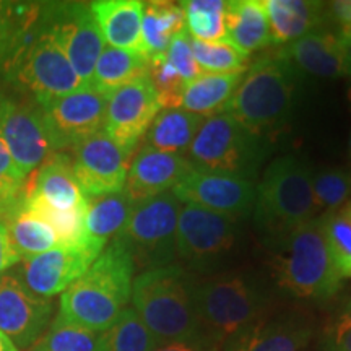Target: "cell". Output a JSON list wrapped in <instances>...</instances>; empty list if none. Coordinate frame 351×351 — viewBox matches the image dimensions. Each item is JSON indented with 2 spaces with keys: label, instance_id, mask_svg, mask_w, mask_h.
Wrapping results in <instances>:
<instances>
[{
  "label": "cell",
  "instance_id": "44",
  "mask_svg": "<svg viewBox=\"0 0 351 351\" xmlns=\"http://www.w3.org/2000/svg\"><path fill=\"white\" fill-rule=\"evenodd\" d=\"M20 262L21 257L13 247L5 218L0 215V276L8 274V270Z\"/></svg>",
  "mask_w": 351,
  "mask_h": 351
},
{
  "label": "cell",
  "instance_id": "14",
  "mask_svg": "<svg viewBox=\"0 0 351 351\" xmlns=\"http://www.w3.org/2000/svg\"><path fill=\"white\" fill-rule=\"evenodd\" d=\"M0 134L25 178L51 156L41 106L34 99L0 91Z\"/></svg>",
  "mask_w": 351,
  "mask_h": 351
},
{
  "label": "cell",
  "instance_id": "15",
  "mask_svg": "<svg viewBox=\"0 0 351 351\" xmlns=\"http://www.w3.org/2000/svg\"><path fill=\"white\" fill-rule=\"evenodd\" d=\"M236 243V221L210 210L184 204L176 231V257L195 267L212 265Z\"/></svg>",
  "mask_w": 351,
  "mask_h": 351
},
{
  "label": "cell",
  "instance_id": "39",
  "mask_svg": "<svg viewBox=\"0 0 351 351\" xmlns=\"http://www.w3.org/2000/svg\"><path fill=\"white\" fill-rule=\"evenodd\" d=\"M313 194L315 212L324 215L335 212L351 195V171L345 168H326L313 174Z\"/></svg>",
  "mask_w": 351,
  "mask_h": 351
},
{
  "label": "cell",
  "instance_id": "40",
  "mask_svg": "<svg viewBox=\"0 0 351 351\" xmlns=\"http://www.w3.org/2000/svg\"><path fill=\"white\" fill-rule=\"evenodd\" d=\"M148 75H150L153 85H155L161 108H181V96L184 88H186V82L169 64L166 54L148 59Z\"/></svg>",
  "mask_w": 351,
  "mask_h": 351
},
{
  "label": "cell",
  "instance_id": "28",
  "mask_svg": "<svg viewBox=\"0 0 351 351\" xmlns=\"http://www.w3.org/2000/svg\"><path fill=\"white\" fill-rule=\"evenodd\" d=\"M204 121L205 117L187 112L181 108L163 109L148 127L145 145L160 152L186 156Z\"/></svg>",
  "mask_w": 351,
  "mask_h": 351
},
{
  "label": "cell",
  "instance_id": "9",
  "mask_svg": "<svg viewBox=\"0 0 351 351\" xmlns=\"http://www.w3.org/2000/svg\"><path fill=\"white\" fill-rule=\"evenodd\" d=\"M182 204L173 191L137 202L125 226L116 236L147 270L171 265L176 258V231Z\"/></svg>",
  "mask_w": 351,
  "mask_h": 351
},
{
  "label": "cell",
  "instance_id": "47",
  "mask_svg": "<svg viewBox=\"0 0 351 351\" xmlns=\"http://www.w3.org/2000/svg\"><path fill=\"white\" fill-rule=\"evenodd\" d=\"M330 13L341 26L351 25V0L346 2H333L330 5Z\"/></svg>",
  "mask_w": 351,
  "mask_h": 351
},
{
  "label": "cell",
  "instance_id": "37",
  "mask_svg": "<svg viewBox=\"0 0 351 351\" xmlns=\"http://www.w3.org/2000/svg\"><path fill=\"white\" fill-rule=\"evenodd\" d=\"M101 332L73 326L56 317L29 350L34 351H99Z\"/></svg>",
  "mask_w": 351,
  "mask_h": 351
},
{
  "label": "cell",
  "instance_id": "5",
  "mask_svg": "<svg viewBox=\"0 0 351 351\" xmlns=\"http://www.w3.org/2000/svg\"><path fill=\"white\" fill-rule=\"evenodd\" d=\"M254 221L263 234L285 239L315 218L313 173L295 156L275 160L257 186Z\"/></svg>",
  "mask_w": 351,
  "mask_h": 351
},
{
  "label": "cell",
  "instance_id": "8",
  "mask_svg": "<svg viewBox=\"0 0 351 351\" xmlns=\"http://www.w3.org/2000/svg\"><path fill=\"white\" fill-rule=\"evenodd\" d=\"M265 156V140L228 112L207 117L186 153L192 168L234 174L252 181H256Z\"/></svg>",
  "mask_w": 351,
  "mask_h": 351
},
{
  "label": "cell",
  "instance_id": "4",
  "mask_svg": "<svg viewBox=\"0 0 351 351\" xmlns=\"http://www.w3.org/2000/svg\"><path fill=\"white\" fill-rule=\"evenodd\" d=\"M194 300L202 339L219 351L267 314L270 295L252 275L231 274L195 285Z\"/></svg>",
  "mask_w": 351,
  "mask_h": 351
},
{
  "label": "cell",
  "instance_id": "31",
  "mask_svg": "<svg viewBox=\"0 0 351 351\" xmlns=\"http://www.w3.org/2000/svg\"><path fill=\"white\" fill-rule=\"evenodd\" d=\"M145 73H148L147 57L104 46L95 65L90 86L103 96H108L114 90Z\"/></svg>",
  "mask_w": 351,
  "mask_h": 351
},
{
  "label": "cell",
  "instance_id": "48",
  "mask_svg": "<svg viewBox=\"0 0 351 351\" xmlns=\"http://www.w3.org/2000/svg\"><path fill=\"white\" fill-rule=\"evenodd\" d=\"M0 351H19L16 346L13 345L2 332H0Z\"/></svg>",
  "mask_w": 351,
  "mask_h": 351
},
{
  "label": "cell",
  "instance_id": "36",
  "mask_svg": "<svg viewBox=\"0 0 351 351\" xmlns=\"http://www.w3.org/2000/svg\"><path fill=\"white\" fill-rule=\"evenodd\" d=\"M191 46L195 62L204 73H244L249 69V54L228 39L205 43L191 38Z\"/></svg>",
  "mask_w": 351,
  "mask_h": 351
},
{
  "label": "cell",
  "instance_id": "26",
  "mask_svg": "<svg viewBox=\"0 0 351 351\" xmlns=\"http://www.w3.org/2000/svg\"><path fill=\"white\" fill-rule=\"evenodd\" d=\"M226 36L238 49L251 52L270 46L271 29L265 5L261 0H238L226 5Z\"/></svg>",
  "mask_w": 351,
  "mask_h": 351
},
{
  "label": "cell",
  "instance_id": "24",
  "mask_svg": "<svg viewBox=\"0 0 351 351\" xmlns=\"http://www.w3.org/2000/svg\"><path fill=\"white\" fill-rule=\"evenodd\" d=\"M263 5L269 15L274 44H289L317 32L328 10L326 3L306 0H265Z\"/></svg>",
  "mask_w": 351,
  "mask_h": 351
},
{
  "label": "cell",
  "instance_id": "43",
  "mask_svg": "<svg viewBox=\"0 0 351 351\" xmlns=\"http://www.w3.org/2000/svg\"><path fill=\"white\" fill-rule=\"evenodd\" d=\"M326 351H351V300L346 302L341 313L333 319L326 332L324 341Z\"/></svg>",
  "mask_w": 351,
  "mask_h": 351
},
{
  "label": "cell",
  "instance_id": "22",
  "mask_svg": "<svg viewBox=\"0 0 351 351\" xmlns=\"http://www.w3.org/2000/svg\"><path fill=\"white\" fill-rule=\"evenodd\" d=\"M28 194L57 210H78L88 207V199L78 186L72 171V161L62 153H56L39 166Z\"/></svg>",
  "mask_w": 351,
  "mask_h": 351
},
{
  "label": "cell",
  "instance_id": "46",
  "mask_svg": "<svg viewBox=\"0 0 351 351\" xmlns=\"http://www.w3.org/2000/svg\"><path fill=\"white\" fill-rule=\"evenodd\" d=\"M340 41L341 56H343V67L346 75H351V25L341 26L340 33L337 34Z\"/></svg>",
  "mask_w": 351,
  "mask_h": 351
},
{
  "label": "cell",
  "instance_id": "16",
  "mask_svg": "<svg viewBox=\"0 0 351 351\" xmlns=\"http://www.w3.org/2000/svg\"><path fill=\"white\" fill-rule=\"evenodd\" d=\"M54 306L33 293L20 275L0 276V332L16 346L32 348L51 326Z\"/></svg>",
  "mask_w": 351,
  "mask_h": 351
},
{
  "label": "cell",
  "instance_id": "32",
  "mask_svg": "<svg viewBox=\"0 0 351 351\" xmlns=\"http://www.w3.org/2000/svg\"><path fill=\"white\" fill-rule=\"evenodd\" d=\"M41 3H16L0 0V73L19 49L28 29L36 23Z\"/></svg>",
  "mask_w": 351,
  "mask_h": 351
},
{
  "label": "cell",
  "instance_id": "42",
  "mask_svg": "<svg viewBox=\"0 0 351 351\" xmlns=\"http://www.w3.org/2000/svg\"><path fill=\"white\" fill-rule=\"evenodd\" d=\"M166 57H168L169 64L173 65L176 72L181 75L186 83L195 80L197 77L204 73L194 59V52H192L191 46V34H189L187 28L173 38L168 51H166Z\"/></svg>",
  "mask_w": 351,
  "mask_h": 351
},
{
  "label": "cell",
  "instance_id": "2",
  "mask_svg": "<svg viewBox=\"0 0 351 351\" xmlns=\"http://www.w3.org/2000/svg\"><path fill=\"white\" fill-rule=\"evenodd\" d=\"M194 280L182 267L145 270L132 285V309L158 343L204 340L195 311Z\"/></svg>",
  "mask_w": 351,
  "mask_h": 351
},
{
  "label": "cell",
  "instance_id": "25",
  "mask_svg": "<svg viewBox=\"0 0 351 351\" xmlns=\"http://www.w3.org/2000/svg\"><path fill=\"white\" fill-rule=\"evenodd\" d=\"M134 202L125 191L88 199L85 215V245L103 252L108 241L116 238L129 219Z\"/></svg>",
  "mask_w": 351,
  "mask_h": 351
},
{
  "label": "cell",
  "instance_id": "41",
  "mask_svg": "<svg viewBox=\"0 0 351 351\" xmlns=\"http://www.w3.org/2000/svg\"><path fill=\"white\" fill-rule=\"evenodd\" d=\"M26 179L10 155L5 140L0 134V215L7 213L21 199L26 189Z\"/></svg>",
  "mask_w": 351,
  "mask_h": 351
},
{
  "label": "cell",
  "instance_id": "7",
  "mask_svg": "<svg viewBox=\"0 0 351 351\" xmlns=\"http://www.w3.org/2000/svg\"><path fill=\"white\" fill-rule=\"evenodd\" d=\"M2 75L21 91L32 95L38 104L85 88L67 56L39 19L25 34Z\"/></svg>",
  "mask_w": 351,
  "mask_h": 351
},
{
  "label": "cell",
  "instance_id": "38",
  "mask_svg": "<svg viewBox=\"0 0 351 351\" xmlns=\"http://www.w3.org/2000/svg\"><path fill=\"white\" fill-rule=\"evenodd\" d=\"M320 217L333 263L341 278H351V202L343 208Z\"/></svg>",
  "mask_w": 351,
  "mask_h": 351
},
{
  "label": "cell",
  "instance_id": "13",
  "mask_svg": "<svg viewBox=\"0 0 351 351\" xmlns=\"http://www.w3.org/2000/svg\"><path fill=\"white\" fill-rule=\"evenodd\" d=\"M104 132L125 155L132 156L140 138L161 111L160 99L148 73L125 83L106 96Z\"/></svg>",
  "mask_w": 351,
  "mask_h": 351
},
{
  "label": "cell",
  "instance_id": "27",
  "mask_svg": "<svg viewBox=\"0 0 351 351\" xmlns=\"http://www.w3.org/2000/svg\"><path fill=\"white\" fill-rule=\"evenodd\" d=\"M244 73H202L195 80L186 83L181 96V109L205 119L223 112Z\"/></svg>",
  "mask_w": 351,
  "mask_h": 351
},
{
  "label": "cell",
  "instance_id": "17",
  "mask_svg": "<svg viewBox=\"0 0 351 351\" xmlns=\"http://www.w3.org/2000/svg\"><path fill=\"white\" fill-rule=\"evenodd\" d=\"M129 155L99 132L72 148V171L86 199L124 191L130 165Z\"/></svg>",
  "mask_w": 351,
  "mask_h": 351
},
{
  "label": "cell",
  "instance_id": "33",
  "mask_svg": "<svg viewBox=\"0 0 351 351\" xmlns=\"http://www.w3.org/2000/svg\"><path fill=\"white\" fill-rule=\"evenodd\" d=\"M25 207L44 223H47L56 232L59 247H78L85 245V215L86 208L57 210L44 204L38 197L25 191Z\"/></svg>",
  "mask_w": 351,
  "mask_h": 351
},
{
  "label": "cell",
  "instance_id": "10",
  "mask_svg": "<svg viewBox=\"0 0 351 351\" xmlns=\"http://www.w3.org/2000/svg\"><path fill=\"white\" fill-rule=\"evenodd\" d=\"M39 21L67 56L83 85L90 86L95 65L106 46L90 3H41Z\"/></svg>",
  "mask_w": 351,
  "mask_h": 351
},
{
  "label": "cell",
  "instance_id": "45",
  "mask_svg": "<svg viewBox=\"0 0 351 351\" xmlns=\"http://www.w3.org/2000/svg\"><path fill=\"white\" fill-rule=\"evenodd\" d=\"M153 351H217L205 340L194 341H169V343L158 345Z\"/></svg>",
  "mask_w": 351,
  "mask_h": 351
},
{
  "label": "cell",
  "instance_id": "12",
  "mask_svg": "<svg viewBox=\"0 0 351 351\" xmlns=\"http://www.w3.org/2000/svg\"><path fill=\"white\" fill-rule=\"evenodd\" d=\"M181 204L195 205L238 221L252 213L257 184L241 176L192 168L173 189Z\"/></svg>",
  "mask_w": 351,
  "mask_h": 351
},
{
  "label": "cell",
  "instance_id": "3",
  "mask_svg": "<svg viewBox=\"0 0 351 351\" xmlns=\"http://www.w3.org/2000/svg\"><path fill=\"white\" fill-rule=\"evenodd\" d=\"M298 69L283 56L265 57L245 70L225 111L258 137L288 124L296 103Z\"/></svg>",
  "mask_w": 351,
  "mask_h": 351
},
{
  "label": "cell",
  "instance_id": "6",
  "mask_svg": "<svg viewBox=\"0 0 351 351\" xmlns=\"http://www.w3.org/2000/svg\"><path fill=\"white\" fill-rule=\"evenodd\" d=\"M276 278L291 296L328 301L341 288V275L328 249L322 217H315L283 239Z\"/></svg>",
  "mask_w": 351,
  "mask_h": 351
},
{
  "label": "cell",
  "instance_id": "29",
  "mask_svg": "<svg viewBox=\"0 0 351 351\" xmlns=\"http://www.w3.org/2000/svg\"><path fill=\"white\" fill-rule=\"evenodd\" d=\"M23 195L7 213L2 215L5 218L13 247L19 252L21 262L59 247L56 232L47 223L25 207Z\"/></svg>",
  "mask_w": 351,
  "mask_h": 351
},
{
  "label": "cell",
  "instance_id": "49",
  "mask_svg": "<svg viewBox=\"0 0 351 351\" xmlns=\"http://www.w3.org/2000/svg\"><path fill=\"white\" fill-rule=\"evenodd\" d=\"M348 96H350V101H351V83H350V90H348Z\"/></svg>",
  "mask_w": 351,
  "mask_h": 351
},
{
  "label": "cell",
  "instance_id": "20",
  "mask_svg": "<svg viewBox=\"0 0 351 351\" xmlns=\"http://www.w3.org/2000/svg\"><path fill=\"white\" fill-rule=\"evenodd\" d=\"M192 169L184 155L160 152L143 145L130 160L124 191L134 204L173 191Z\"/></svg>",
  "mask_w": 351,
  "mask_h": 351
},
{
  "label": "cell",
  "instance_id": "30",
  "mask_svg": "<svg viewBox=\"0 0 351 351\" xmlns=\"http://www.w3.org/2000/svg\"><path fill=\"white\" fill-rule=\"evenodd\" d=\"M186 29V15L181 5L173 2L143 3L142 41L147 59L166 54L171 41Z\"/></svg>",
  "mask_w": 351,
  "mask_h": 351
},
{
  "label": "cell",
  "instance_id": "23",
  "mask_svg": "<svg viewBox=\"0 0 351 351\" xmlns=\"http://www.w3.org/2000/svg\"><path fill=\"white\" fill-rule=\"evenodd\" d=\"M280 56L289 60L298 70L322 78L345 75L343 56L339 36L328 32H313L287 44Z\"/></svg>",
  "mask_w": 351,
  "mask_h": 351
},
{
  "label": "cell",
  "instance_id": "34",
  "mask_svg": "<svg viewBox=\"0 0 351 351\" xmlns=\"http://www.w3.org/2000/svg\"><path fill=\"white\" fill-rule=\"evenodd\" d=\"M186 28L191 38L205 43L226 38V5L223 0H189L181 2Z\"/></svg>",
  "mask_w": 351,
  "mask_h": 351
},
{
  "label": "cell",
  "instance_id": "35",
  "mask_svg": "<svg viewBox=\"0 0 351 351\" xmlns=\"http://www.w3.org/2000/svg\"><path fill=\"white\" fill-rule=\"evenodd\" d=\"M160 345L134 309H124L112 327L101 332L99 351H153Z\"/></svg>",
  "mask_w": 351,
  "mask_h": 351
},
{
  "label": "cell",
  "instance_id": "51",
  "mask_svg": "<svg viewBox=\"0 0 351 351\" xmlns=\"http://www.w3.org/2000/svg\"><path fill=\"white\" fill-rule=\"evenodd\" d=\"M28 351H34V350H28Z\"/></svg>",
  "mask_w": 351,
  "mask_h": 351
},
{
  "label": "cell",
  "instance_id": "18",
  "mask_svg": "<svg viewBox=\"0 0 351 351\" xmlns=\"http://www.w3.org/2000/svg\"><path fill=\"white\" fill-rule=\"evenodd\" d=\"M99 254L90 245L51 249L23 261L20 278L38 296L51 300L56 295H62L70 285L75 283Z\"/></svg>",
  "mask_w": 351,
  "mask_h": 351
},
{
  "label": "cell",
  "instance_id": "19",
  "mask_svg": "<svg viewBox=\"0 0 351 351\" xmlns=\"http://www.w3.org/2000/svg\"><path fill=\"white\" fill-rule=\"evenodd\" d=\"M314 327L302 313L262 315L219 351H306Z\"/></svg>",
  "mask_w": 351,
  "mask_h": 351
},
{
  "label": "cell",
  "instance_id": "50",
  "mask_svg": "<svg viewBox=\"0 0 351 351\" xmlns=\"http://www.w3.org/2000/svg\"><path fill=\"white\" fill-rule=\"evenodd\" d=\"M350 152H351V135H350Z\"/></svg>",
  "mask_w": 351,
  "mask_h": 351
},
{
  "label": "cell",
  "instance_id": "1",
  "mask_svg": "<svg viewBox=\"0 0 351 351\" xmlns=\"http://www.w3.org/2000/svg\"><path fill=\"white\" fill-rule=\"evenodd\" d=\"M134 274L130 251L114 238L90 269L60 295L57 317L88 330H108L129 304Z\"/></svg>",
  "mask_w": 351,
  "mask_h": 351
},
{
  "label": "cell",
  "instance_id": "11",
  "mask_svg": "<svg viewBox=\"0 0 351 351\" xmlns=\"http://www.w3.org/2000/svg\"><path fill=\"white\" fill-rule=\"evenodd\" d=\"M106 101V96L85 86L39 104L51 150L56 153L72 150L83 140L103 132Z\"/></svg>",
  "mask_w": 351,
  "mask_h": 351
},
{
  "label": "cell",
  "instance_id": "21",
  "mask_svg": "<svg viewBox=\"0 0 351 351\" xmlns=\"http://www.w3.org/2000/svg\"><path fill=\"white\" fill-rule=\"evenodd\" d=\"M90 7L108 46L145 56L142 41L143 2L140 0H98V2H91Z\"/></svg>",
  "mask_w": 351,
  "mask_h": 351
}]
</instances>
